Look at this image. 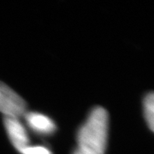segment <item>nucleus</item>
Here are the masks:
<instances>
[{"label": "nucleus", "instance_id": "1", "mask_svg": "<svg viewBox=\"0 0 154 154\" xmlns=\"http://www.w3.org/2000/svg\"><path fill=\"white\" fill-rule=\"evenodd\" d=\"M109 129V115L103 107L91 110L77 133L78 149L88 154H105Z\"/></svg>", "mask_w": 154, "mask_h": 154}, {"label": "nucleus", "instance_id": "2", "mask_svg": "<svg viewBox=\"0 0 154 154\" xmlns=\"http://www.w3.org/2000/svg\"><path fill=\"white\" fill-rule=\"evenodd\" d=\"M26 102L5 83L0 82V112L5 116L17 117L24 116Z\"/></svg>", "mask_w": 154, "mask_h": 154}, {"label": "nucleus", "instance_id": "3", "mask_svg": "<svg viewBox=\"0 0 154 154\" xmlns=\"http://www.w3.org/2000/svg\"><path fill=\"white\" fill-rule=\"evenodd\" d=\"M7 134L12 145L18 152L29 146V138L22 123L17 117L5 116L4 119Z\"/></svg>", "mask_w": 154, "mask_h": 154}, {"label": "nucleus", "instance_id": "4", "mask_svg": "<svg viewBox=\"0 0 154 154\" xmlns=\"http://www.w3.org/2000/svg\"><path fill=\"white\" fill-rule=\"evenodd\" d=\"M28 127L38 134L50 135L56 131V124L49 116L38 112H28L24 114Z\"/></svg>", "mask_w": 154, "mask_h": 154}, {"label": "nucleus", "instance_id": "5", "mask_svg": "<svg viewBox=\"0 0 154 154\" xmlns=\"http://www.w3.org/2000/svg\"><path fill=\"white\" fill-rule=\"evenodd\" d=\"M144 115L146 121L152 131L154 128V95L152 93L148 94L144 99Z\"/></svg>", "mask_w": 154, "mask_h": 154}, {"label": "nucleus", "instance_id": "6", "mask_svg": "<svg viewBox=\"0 0 154 154\" xmlns=\"http://www.w3.org/2000/svg\"><path fill=\"white\" fill-rule=\"evenodd\" d=\"M19 152L22 154H52L49 149L42 146H28Z\"/></svg>", "mask_w": 154, "mask_h": 154}, {"label": "nucleus", "instance_id": "7", "mask_svg": "<svg viewBox=\"0 0 154 154\" xmlns=\"http://www.w3.org/2000/svg\"><path fill=\"white\" fill-rule=\"evenodd\" d=\"M73 154H88V153H86V152H82V151H81L80 149H77V150H75V151L74 152V153Z\"/></svg>", "mask_w": 154, "mask_h": 154}]
</instances>
